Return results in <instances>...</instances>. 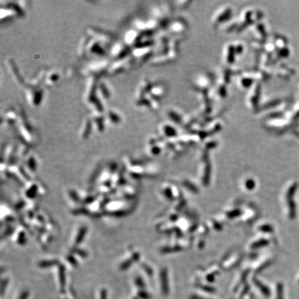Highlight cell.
<instances>
[{
    "instance_id": "obj_1",
    "label": "cell",
    "mask_w": 299,
    "mask_h": 299,
    "mask_svg": "<svg viewBox=\"0 0 299 299\" xmlns=\"http://www.w3.org/2000/svg\"><path fill=\"white\" fill-rule=\"evenodd\" d=\"M88 231V227L87 226H81L78 229V232H77L76 236H75V239L74 240V247H78L81 243L84 241L85 237L87 236Z\"/></svg>"
},
{
    "instance_id": "obj_2",
    "label": "cell",
    "mask_w": 299,
    "mask_h": 299,
    "mask_svg": "<svg viewBox=\"0 0 299 299\" xmlns=\"http://www.w3.org/2000/svg\"><path fill=\"white\" fill-rule=\"evenodd\" d=\"M138 255L139 254L137 252L132 253V255H131V257L130 258L125 259L124 261H123L122 263L120 264V266H119L120 269L123 271V270H126V269L130 267L131 265H132V264L134 263L135 260H138Z\"/></svg>"
},
{
    "instance_id": "obj_3",
    "label": "cell",
    "mask_w": 299,
    "mask_h": 299,
    "mask_svg": "<svg viewBox=\"0 0 299 299\" xmlns=\"http://www.w3.org/2000/svg\"><path fill=\"white\" fill-rule=\"evenodd\" d=\"M60 265V263L57 259H49V260H42L37 264L40 268L47 269L51 267H57Z\"/></svg>"
},
{
    "instance_id": "obj_4",
    "label": "cell",
    "mask_w": 299,
    "mask_h": 299,
    "mask_svg": "<svg viewBox=\"0 0 299 299\" xmlns=\"http://www.w3.org/2000/svg\"><path fill=\"white\" fill-rule=\"evenodd\" d=\"M58 277L60 287L63 288L65 282V268L63 265L60 264L58 266Z\"/></svg>"
},
{
    "instance_id": "obj_5",
    "label": "cell",
    "mask_w": 299,
    "mask_h": 299,
    "mask_svg": "<svg viewBox=\"0 0 299 299\" xmlns=\"http://www.w3.org/2000/svg\"><path fill=\"white\" fill-rule=\"evenodd\" d=\"M37 191H38V186L36 184H33L26 188L25 195L28 199H33L37 195Z\"/></svg>"
},
{
    "instance_id": "obj_6",
    "label": "cell",
    "mask_w": 299,
    "mask_h": 299,
    "mask_svg": "<svg viewBox=\"0 0 299 299\" xmlns=\"http://www.w3.org/2000/svg\"><path fill=\"white\" fill-rule=\"evenodd\" d=\"M15 241L17 242V244L21 245V246L25 245L26 242V237L25 232L23 230L19 231L17 233V234H16Z\"/></svg>"
},
{
    "instance_id": "obj_7",
    "label": "cell",
    "mask_w": 299,
    "mask_h": 299,
    "mask_svg": "<svg viewBox=\"0 0 299 299\" xmlns=\"http://www.w3.org/2000/svg\"><path fill=\"white\" fill-rule=\"evenodd\" d=\"M26 165L29 170L35 172L37 169V162L33 157H30L26 161Z\"/></svg>"
},
{
    "instance_id": "obj_8",
    "label": "cell",
    "mask_w": 299,
    "mask_h": 299,
    "mask_svg": "<svg viewBox=\"0 0 299 299\" xmlns=\"http://www.w3.org/2000/svg\"><path fill=\"white\" fill-rule=\"evenodd\" d=\"M100 90H101V95L103 96V98H109L111 97L110 92H109V89H108V87L106 86V85H100Z\"/></svg>"
},
{
    "instance_id": "obj_9",
    "label": "cell",
    "mask_w": 299,
    "mask_h": 299,
    "mask_svg": "<svg viewBox=\"0 0 299 299\" xmlns=\"http://www.w3.org/2000/svg\"><path fill=\"white\" fill-rule=\"evenodd\" d=\"M66 260L69 264H70L71 265H72L73 267H76V266L78 265V263H77V261L76 260V258H75L74 254H73V253H69V254L66 255Z\"/></svg>"
},
{
    "instance_id": "obj_10",
    "label": "cell",
    "mask_w": 299,
    "mask_h": 299,
    "mask_svg": "<svg viewBox=\"0 0 299 299\" xmlns=\"http://www.w3.org/2000/svg\"><path fill=\"white\" fill-rule=\"evenodd\" d=\"M69 197H70V198L71 199V200H73L74 202L78 203L81 201V198H80L79 195L78 194H77V193L75 191H74V190L70 191L69 192Z\"/></svg>"
},
{
    "instance_id": "obj_11",
    "label": "cell",
    "mask_w": 299,
    "mask_h": 299,
    "mask_svg": "<svg viewBox=\"0 0 299 299\" xmlns=\"http://www.w3.org/2000/svg\"><path fill=\"white\" fill-rule=\"evenodd\" d=\"M108 117L110 121L112 120V121H114V123H119V121H120L119 116L113 112H109V113L108 114Z\"/></svg>"
}]
</instances>
